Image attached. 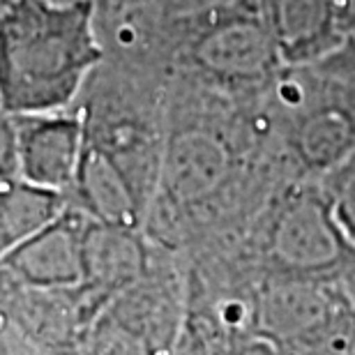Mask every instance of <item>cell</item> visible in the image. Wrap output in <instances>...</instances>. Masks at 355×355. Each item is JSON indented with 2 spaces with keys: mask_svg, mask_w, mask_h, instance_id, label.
<instances>
[{
  "mask_svg": "<svg viewBox=\"0 0 355 355\" xmlns=\"http://www.w3.org/2000/svg\"><path fill=\"white\" fill-rule=\"evenodd\" d=\"M19 180V141L14 113L0 106V184Z\"/></svg>",
  "mask_w": 355,
  "mask_h": 355,
  "instance_id": "9a60e30c",
  "label": "cell"
},
{
  "mask_svg": "<svg viewBox=\"0 0 355 355\" xmlns=\"http://www.w3.org/2000/svg\"><path fill=\"white\" fill-rule=\"evenodd\" d=\"M67 198L24 180L0 184V257L33 231L58 217Z\"/></svg>",
  "mask_w": 355,
  "mask_h": 355,
  "instance_id": "7c38bea8",
  "label": "cell"
},
{
  "mask_svg": "<svg viewBox=\"0 0 355 355\" xmlns=\"http://www.w3.org/2000/svg\"><path fill=\"white\" fill-rule=\"evenodd\" d=\"M332 7L339 35L344 37L346 46H355V0H332Z\"/></svg>",
  "mask_w": 355,
  "mask_h": 355,
  "instance_id": "ac0fdd59",
  "label": "cell"
},
{
  "mask_svg": "<svg viewBox=\"0 0 355 355\" xmlns=\"http://www.w3.org/2000/svg\"><path fill=\"white\" fill-rule=\"evenodd\" d=\"M162 58L168 79L231 95H257L282 67L263 0H229L166 17Z\"/></svg>",
  "mask_w": 355,
  "mask_h": 355,
  "instance_id": "3957f363",
  "label": "cell"
},
{
  "mask_svg": "<svg viewBox=\"0 0 355 355\" xmlns=\"http://www.w3.org/2000/svg\"><path fill=\"white\" fill-rule=\"evenodd\" d=\"M0 355H46L0 304Z\"/></svg>",
  "mask_w": 355,
  "mask_h": 355,
  "instance_id": "2e32d148",
  "label": "cell"
},
{
  "mask_svg": "<svg viewBox=\"0 0 355 355\" xmlns=\"http://www.w3.org/2000/svg\"><path fill=\"white\" fill-rule=\"evenodd\" d=\"M92 0H10L0 14V106L67 111L104 65Z\"/></svg>",
  "mask_w": 355,
  "mask_h": 355,
  "instance_id": "6da1fadb",
  "label": "cell"
},
{
  "mask_svg": "<svg viewBox=\"0 0 355 355\" xmlns=\"http://www.w3.org/2000/svg\"><path fill=\"white\" fill-rule=\"evenodd\" d=\"M97 10V24L127 17V14L150 10V7L162 5V0H92Z\"/></svg>",
  "mask_w": 355,
  "mask_h": 355,
  "instance_id": "e0dca14e",
  "label": "cell"
},
{
  "mask_svg": "<svg viewBox=\"0 0 355 355\" xmlns=\"http://www.w3.org/2000/svg\"><path fill=\"white\" fill-rule=\"evenodd\" d=\"M321 182L330 198V208L339 229L355 247V155Z\"/></svg>",
  "mask_w": 355,
  "mask_h": 355,
  "instance_id": "5bb4252c",
  "label": "cell"
},
{
  "mask_svg": "<svg viewBox=\"0 0 355 355\" xmlns=\"http://www.w3.org/2000/svg\"><path fill=\"white\" fill-rule=\"evenodd\" d=\"M81 261L83 277L76 293L92 318L148 272V250L139 231L113 229L90 219L81 240Z\"/></svg>",
  "mask_w": 355,
  "mask_h": 355,
  "instance_id": "ba28073f",
  "label": "cell"
},
{
  "mask_svg": "<svg viewBox=\"0 0 355 355\" xmlns=\"http://www.w3.org/2000/svg\"><path fill=\"white\" fill-rule=\"evenodd\" d=\"M263 3L282 65H314L346 49V42L337 31L332 0H263Z\"/></svg>",
  "mask_w": 355,
  "mask_h": 355,
  "instance_id": "9c48e42d",
  "label": "cell"
},
{
  "mask_svg": "<svg viewBox=\"0 0 355 355\" xmlns=\"http://www.w3.org/2000/svg\"><path fill=\"white\" fill-rule=\"evenodd\" d=\"M17 120L19 180L67 196L86 148V118L81 109L24 113Z\"/></svg>",
  "mask_w": 355,
  "mask_h": 355,
  "instance_id": "52a82bcc",
  "label": "cell"
},
{
  "mask_svg": "<svg viewBox=\"0 0 355 355\" xmlns=\"http://www.w3.org/2000/svg\"><path fill=\"white\" fill-rule=\"evenodd\" d=\"M72 355H155V351L109 309H102L83 330Z\"/></svg>",
  "mask_w": 355,
  "mask_h": 355,
  "instance_id": "4fadbf2b",
  "label": "cell"
},
{
  "mask_svg": "<svg viewBox=\"0 0 355 355\" xmlns=\"http://www.w3.org/2000/svg\"><path fill=\"white\" fill-rule=\"evenodd\" d=\"M104 309L144 337L155 355H173L180 337L182 309L173 284L164 277L146 272Z\"/></svg>",
  "mask_w": 355,
  "mask_h": 355,
  "instance_id": "8fae6325",
  "label": "cell"
},
{
  "mask_svg": "<svg viewBox=\"0 0 355 355\" xmlns=\"http://www.w3.org/2000/svg\"><path fill=\"white\" fill-rule=\"evenodd\" d=\"M268 259L279 277L332 282L351 266L355 247L339 229L321 180H293L268 226Z\"/></svg>",
  "mask_w": 355,
  "mask_h": 355,
  "instance_id": "5b68a950",
  "label": "cell"
},
{
  "mask_svg": "<svg viewBox=\"0 0 355 355\" xmlns=\"http://www.w3.org/2000/svg\"><path fill=\"white\" fill-rule=\"evenodd\" d=\"M238 355H284V353L279 349H275V346L270 342H266V339L254 337V339H250V342H245L243 346H240Z\"/></svg>",
  "mask_w": 355,
  "mask_h": 355,
  "instance_id": "d6986e66",
  "label": "cell"
},
{
  "mask_svg": "<svg viewBox=\"0 0 355 355\" xmlns=\"http://www.w3.org/2000/svg\"><path fill=\"white\" fill-rule=\"evenodd\" d=\"M67 201L90 222L125 231H139L148 212L120 168L88 141Z\"/></svg>",
  "mask_w": 355,
  "mask_h": 355,
  "instance_id": "30bf717a",
  "label": "cell"
},
{
  "mask_svg": "<svg viewBox=\"0 0 355 355\" xmlns=\"http://www.w3.org/2000/svg\"><path fill=\"white\" fill-rule=\"evenodd\" d=\"M293 180H323L355 155V58L351 49L314 65H282L259 92Z\"/></svg>",
  "mask_w": 355,
  "mask_h": 355,
  "instance_id": "7a4b0ae2",
  "label": "cell"
},
{
  "mask_svg": "<svg viewBox=\"0 0 355 355\" xmlns=\"http://www.w3.org/2000/svg\"><path fill=\"white\" fill-rule=\"evenodd\" d=\"M351 49V53H353V58H355V46H349Z\"/></svg>",
  "mask_w": 355,
  "mask_h": 355,
  "instance_id": "ffe728a7",
  "label": "cell"
},
{
  "mask_svg": "<svg viewBox=\"0 0 355 355\" xmlns=\"http://www.w3.org/2000/svg\"><path fill=\"white\" fill-rule=\"evenodd\" d=\"M194 86L201 92V104H187L175 90L178 106L164 125L155 191V201H164L178 210L217 201L238 180L243 168V134L236 132L238 120L226 109L236 95L198 83Z\"/></svg>",
  "mask_w": 355,
  "mask_h": 355,
  "instance_id": "277c9868",
  "label": "cell"
},
{
  "mask_svg": "<svg viewBox=\"0 0 355 355\" xmlns=\"http://www.w3.org/2000/svg\"><path fill=\"white\" fill-rule=\"evenodd\" d=\"M88 217L67 201L58 217L33 231L0 257V277L42 291H76L81 286V240Z\"/></svg>",
  "mask_w": 355,
  "mask_h": 355,
  "instance_id": "8992f818",
  "label": "cell"
}]
</instances>
